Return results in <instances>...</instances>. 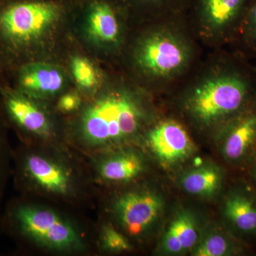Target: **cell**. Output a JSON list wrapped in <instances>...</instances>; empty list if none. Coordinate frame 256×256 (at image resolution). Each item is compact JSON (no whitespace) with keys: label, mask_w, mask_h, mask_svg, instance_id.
Wrapping results in <instances>:
<instances>
[{"label":"cell","mask_w":256,"mask_h":256,"mask_svg":"<svg viewBox=\"0 0 256 256\" xmlns=\"http://www.w3.org/2000/svg\"><path fill=\"white\" fill-rule=\"evenodd\" d=\"M12 174L22 196L72 208L97 198L87 160L66 142H22L13 151Z\"/></svg>","instance_id":"obj_1"},{"label":"cell","mask_w":256,"mask_h":256,"mask_svg":"<svg viewBox=\"0 0 256 256\" xmlns=\"http://www.w3.org/2000/svg\"><path fill=\"white\" fill-rule=\"evenodd\" d=\"M4 226L37 252L56 256L97 254L96 226L88 225L50 202L20 196L4 212Z\"/></svg>","instance_id":"obj_2"},{"label":"cell","mask_w":256,"mask_h":256,"mask_svg":"<svg viewBox=\"0 0 256 256\" xmlns=\"http://www.w3.org/2000/svg\"><path fill=\"white\" fill-rule=\"evenodd\" d=\"M146 118L139 97L116 90L96 98L82 108L66 140L86 159L130 146Z\"/></svg>","instance_id":"obj_3"},{"label":"cell","mask_w":256,"mask_h":256,"mask_svg":"<svg viewBox=\"0 0 256 256\" xmlns=\"http://www.w3.org/2000/svg\"><path fill=\"white\" fill-rule=\"evenodd\" d=\"M256 105V69L240 56H230L218 72L194 86L186 98L188 114L204 126H224Z\"/></svg>","instance_id":"obj_4"},{"label":"cell","mask_w":256,"mask_h":256,"mask_svg":"<svg viewBox=\"0 0 256 256\" xmlns=\"http://www.w3.org/2000/svg\"><path fill=\"white\" fill-rule=\"evenodd\" d=\"M66 10V0H0V32L13 44H26L58 22Z\"/></svg>","instance_id":"obj_5"},{"label":"cell","mask_w":256,"mask_h":256,"mask_svg":"<svg viewBox=\"0 0 256 256\" xmlns=\"http://www.w3.org/2000/svg\"><path fill=\"white\" fill-rule=\"evenodd\" d=\"M192 50L181 34L170 28H160L142 40L136 52L141 70L152 78L168 80L188 66Z\"/></svg>","instance_id":"obj_6"},{"label":"cell","mask_w":256,"mask_h":256,"mask_svg":"<svg viewBox=\"0 0 256 256\" xmlns=\"http://www.w3.org/2000/svg\"><path fill=\"white\" fill-rule=\"evenodd\" d=\"M164 203L158 193L146 188H130L114 195L106 206L114 224L129 238H142L162 212Z\"/></svg>","instance_id":"obj_7"},{"label":"cell","mask_w":256,"mask_h":256,"mask_svg":"<svg viewBox=\"0 0 256 256\" xmlns=\"http://www.w3.org/2000/svg\"><path fill=\"white\" fill-rule=\"evenodd\" d=\"M34 100L22 92H8L4 94L5 110L21 132L22 142H66L65 136L56 127L52 116Z\"/></svg>","instance_id":"obj_8"},{"label":"cell","mask_w":256,"mask_h":256,"mask_svg":"<svg viewBox=\"0 0 256 256\" xmlns=\"http://www.w3.org/2000/svg\"><path fill=\"white\" fill-rule=\"evenodd\" d=\"M252 0H188L186 10L210 38L235 42Z\"/></svg>","instance_id":"obj_9"},{"label":"cell","mask_w":256,"mask_h":256,"mask_svg":"<svg viewBox=\"0 0 256 256\" xmlns=\"http://www.w3.org/2000/svg\"><path fill=\"white\" fill-rule=\"evenodd\" d=\"M87 162L96 188L126 184L146 170V161L138 150L126 146L92 158Z\"/></svg>","instance_id":"obj_10"},{"label":"cell","mask_w":256,"mask_h":256,"mask_svg":"<svg viewBox=\"0 0 256 256\" xmlns=\"http://www.w3.org/2000/svg\"><path fill=\"white\" fill-rule=\"evenodd\" d=\"M224 128V158L233 164H250L256 156V105Z\"/></svg>","instance_id":"obj_11"},{"label":"cell","mask_w":256,"mask_h":256,"mask_svg":"<svg viewBox=\"0 0 256 256\" xmlns=\"http://www.w3.org/2000/svg\"><path fill=\"white\" fill-rule=\"evenodd\" d=\"M146 142L153 154L165 164L182 162L194 152V144L186 130L173 120L156 124L148 132Z\"/></svg>","instance_id":"obj_12"},{"label":"cell","mask_w":256,"mask_h":256,"mask_svg":"<svg viewBox=\"0 0 256 256\" xmlns=\"http://www.w3.org/2000/svg\"><path fill=\"white\" fill-rule=\"evenodd\" d=\"M224 217L240 238L256 237V195L248 188H234L227 195Z\"/></svg>","instance_id":"obj_13"},{"label":"cell","mask_w":256,"mask_h":256,"mask_svg":"<svg viewBox=\"0 0 256 256\" xmlns=\"http://www.w3.org/2000/svg\"><path fill=\"white\" fill-rule=\"evenodd\" d=\"M89 34L101 43L118 40L120 9L112 0H86L84 4Z\"/></svg>","instance_id":"obj_14"},{"label":"cell","mask_w":256,"mask_h":256,"mask_svg":"<svg viewBox=\"0 0 256 256\" xmlns=\"http://www.w3.org/2000/svg\"><path fill=\"white\" fill-rule=\"evenodd\" d=\"M18 82L23 94L34 98H45L60 92L65 78L62 70L54 66L33 64L22 69Z\"/></svg>","instance_id":"obj_15"},{"label":"cell","mask_w":256,"mask_h":256,"mask_svg":"<svg viewBox=\"0 0 256 256\" xmlns=\"http://www.w3.org/2000/svg\"><path fill=\"white\" fill-rule=\"evenodd\" d=\"M200 229L196 218L188 210L178 212L163 236L162 250L178 255L194 249L200 242Z\"/></svg>","instance_id":"obj_16"},{"label":"cell","mask_w":256,"mask_h":256,"mask_svg":"<svg viewBox=\"0 0 256 256\" xmlns=\"http://www.w3.org/2000/svg\"><path fill=\"white\" fill-rule=\"evenodd\" d=\"M224 174L214 165L206 164L186 173L181 185L186 193L197 196H210L220 190Z\"/></svg>","instance_id":"obj_17"},{"label":"cell","mask_w":256,"mask_h":256,"mask_svg":"<svg viewBox=\"0 0 256 256\" xmlns=\"http://www.w3.org/2000/svg\"><path fill=\"white\" fill-rule=\"evenodd\" d=\"M96 244L97 252L105 254H122L132 250L130 240L118 228L102 220L96 224Z\"/></svg>","instance_id":"obj_18"},{"label":"cell","mask_w":256,"mask_h":256,"mask_svg":"<svg viewBox=\"0 0 256 256\" xmlns=\"http://www.w3.org/2000/svg\"><path fill=\"white\" fill-rule=\"evenodd\" d=\"M196 256L240 255L244 252L240 240L228 234H212L194 248Z\"/></svg>","instance_id":"obj_19"},{"label":"cell","mask_w":256,"mask_h":256,"mask_svg":"<svg viewBox=\"0 0 256 256\" xmlns=\"http://www.w3.org/2000/svg\"><path fill=\"white\" fill-rule=\"evenodd\" d=\"M122 10L133 8L161 16H172L186 11L188 0H112Z\"/></svg>","instance_id":"obj_20"},{"label":"cell","mask_w":256,"mask_h":256,"mask_svg":"<svg viewBox=\"0 0 256 256\" xmlns=\"http://www.w3.org/2000/svg\"><path fill=\"white\" fill-rule=\"evenodd\" d=\"M235 42L242 55L256 56V0H252L249 6Z\"/></svg>","instance_id":"obj_21"},{"label":"cell","mask_w":256,"mask_h":256,"mask_svg":"<svg viewBox=\"0 0 256 256\" xmlns=\"http://www.w3.org/2000/svg\"><path fill=\"white\" fill-rule=\"evenodd\" d=\"M13 150L4 130L0 126V230L3 228L2 203L5 190L12 174Z\"/></svg>","instance_id":"obj_22"},{"label":"cell","mask_w":256,"mask_h":256,"mask_svg":"<svg viewBox=\"0 0 256 256\" xmlns=\"http://www.w3.org/2000/svg\"><path fill=\"white\" fill-rule=\"evenodd\" d=\"M72 70L74 79L79 86L85 89L95 87L98 76L94 65L87 58L77 56L72 62Z\"/></svg>","instance_id":"obj_23"},{"label":"cell","mask_w":256,"mask_h":256,"mask_svg":"<svg viewBox=\"0 0 256 256\" xmlns=\"http://www.w3.org/2000/svg\"><path fill=\"white\" fill-rule=\"evenodd\" d=\"M82 101L76 92H67L60 98L57 102V109L63 114H73L80 109Z\"/></svg>","instance_id":"obj_24"},{"label":"cell","mask_w":256,"mask_h":256,"mask_svg":"<svg viewBox=\"0 0 256 256\" xmlns=\"http://www.w3.org/2000/svg\"><path fill=\"white\" fill-rule=\"evenodd\" d=\"M252 178H254V182L256 184V156L252 162Z\"/></svg>","instance_id":"obj_25"}]
</instances>
